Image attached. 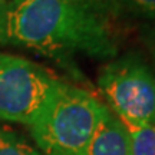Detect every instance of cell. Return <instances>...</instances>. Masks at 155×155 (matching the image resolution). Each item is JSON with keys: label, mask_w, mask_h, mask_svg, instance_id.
<instances>
[{"label": "cell", "mask_w": 155, "mask_h": 155, "mask_svg": "<svg viewBox=\"0 0 155 155\" xmlns=\"http://www.w3.org/2000/svg\"><path fill=\"white\" fill-rule=\"evenodd\" d=\"M62 83L38 63L0 52V121L30 127L48 109Z\"/></svg>", "instance_id": "cell-4"}, {"label": "cell", "mask_w": 155, "mask_h": 155, "mask_svg": "<svg viewBox=\"0 0 155 155\" xmlns=\"http://www.w3.org/2000/svg\"><path fill=\"white\" fill-rule=\"evenodd\" d=\"M104 0H9L3 43L55 61L75 55L114 59L118 42Z\"/></svg>", "instance_id": "cell-1"}, {"label": "cell", "mask_w": 155, "mask_h": 155, "mask_svg": "<svg viewBox=\"0 0 155 155\" xmlns=\"http://www.w3.org/2000/svg\"><path fill=\"white\" fill-rule=\"evenodd\" d=\"M128 131L131 137V155H155V125Z\"/></svg>", "instance_id": "cell-8"}, {"label": "cell", "mask_w": 155, "mask_h": 155, "mask_svg": "<svg viewBox=\"0 0 155 155\" xmlns=\"http://www.w3.org/2000/svg\"><path fill=\"white\" fill-rule=\"evenodd\" d=\"M142 38L147 45V48L150 50L151 56L155 62V17L150 19V22L147 23L142 29Z\"/></svg>", "instance_id": "cell-9"}, {"label": "cell", "mask_w": 155, "mask_h": 155, "mask_svg": "<svg viewBox=\"0 0 155 155\" xmlns=\"http://www.w3.org/2000/svg\"><path fill=\"white\" fill-rule=\"evenodd\" d=\"M0 155H45L28 138L0 124Z\"/></svg>", "instance_id": "cell-6"}, {"label": "cell", "mask_w": 155, "mask_h": 155, "mask_svg": "<svg viewBox=\"0 0 155 155\" xmlns=\"http://www.w3.org/2000/svg\"><path fill=\"white\" fill-rule=\"evenodd\" d=\"M111 13L131 15L147 19L155 17V0H104Z\"/></svg>", "instance_id": "cell-7"}, {"label": "cell", "mask_w": 155, "mask_h": 155, "mask_svg": "<svg viewBox=\"0 0 155 155\" xmlns=\"http://www.w3.org/2000/svg\"><path fill=\"white\" fill-rule=\"evenodd\" d=\"M104 109L91 92L63 82L29 131L45 155H88Z\"/></svg>", "instance_id": "cell-2"}, {"label": "cell", "mask_w": 155, "mask_h": 155, "mask_svg": "<svg viewBox=\"0 0 155 155\" xmlns=\"http://www.w3.org/2000/svg\"><path fill=\"white\" fill-rule=\"evenodd\" d=\"M98 86L128 129L155 125V73L139 55L114 58L101 69Z\"/></svg>", "instance_id": "cell-3"}, {"label": "cell", "mask_w": 155, "mask_h": 155, "mask_svg": "<svg viewBox=\"0 0 155 155\" xmlns=\"http://www.w3.org/2000/svg\"><path fill=\"white\" fill-rule=\"evenodd\" d=\"M88 155H131L129 131L106 105Z\"/></svg>", "instance_id": "cell-5"}, {"label": "cell", "mask_w": 155, "mask_h": 155, "mask_svg": "<svg viewBox=\"0 0 155 155\" xmlns=\"http://www.w3.org/2000/svg\"><path fill=\"white\" fill-rule=\"evenodd\" d=\"M9 0H0V42L3 43V33H5V23H6V9H7Z\"/></svg>", "instance_id": "cell-10"}]
</instances>
